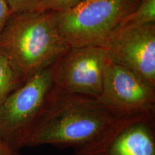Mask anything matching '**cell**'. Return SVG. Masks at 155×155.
<instances>
[{
  "label": "cell",
  "mask_w": 155,
  "mask_h": 155,
  "mask_svg": "<svg viewBox=\"0 0 155 155\" xmlns=\"http://www.w3.org/2000/svg\"><path fill=\"white\" fill-rule=\"evenodd\" d=\"M127 116L98 98L67 94L55 87L25 147L53 145L81 148L98 140Z\"/></svg>",
  "instance_id": "obj_1"
},
{
  "label": "cell",
  "mask_w": 155,
  "mask_h": 155,
  "mask_svg": "<svg viewBox=\"0 0 155 155\" xmlns=\"http://www.w3.org/2000/svg\"><path fill=\"white\" fill-rule=\"evenodd\" d=\"M55 12L12 13L0 35V53L25 82L53 65L70 46Z\"/></svg>",
  "instance_id": "obj_2"
},
{
  "label": "cell",
  "mask_w": 155,
  "mask_h": 155,
  "mask_svg": "<svg viewBox=\"0 0 155 155\" xmlns=\"http://www.w3.org/2000/svg\"><path fill=\"white\" fill-rule=\"evenodd\" d=\"M53 65L25 81L0 104V139L19 150L50 101Z\"/></svg>",
  "instance_id": "obj_3"
},
{
  "label": "cell",
  "mask_w": 155,
  "mask_h": 155,
  "mask_svg": "<svg viewBox=\"0 0 155 155\" xmlns=\"http://www.w3.org/2000/svg\"><path fill=\"white\" fill-rule=\"evenodd\" d=\"M140 0H83L57 12L58 28L70 47L98 45L119 26Z\"/></svg>",
  "instance_id": "obj_4"
},
{
  "label": "cell",
  "mask_w": 155,
  "mask_h": 155,
  "mask_svg": "<svg viewBox=\"0 0 155 155\" xmlns=\"http://www.w3.org/2000/svg\"><path fill=\"white\" fill-rule=\"evenodd\" d=\"M106 58L99 45L70 47L53 64L54 84L62 92L98 98Z\"/></svg>",
  "instance_id": "obj_5"
},
{
  "label": "cell",
  "mask_w": 155,
  "mask_h": 155,
  "mask_svg": "<svg viewBox=\"0 0 155 155\" xmlns=\"http://www.w3.org/2000/svg\"><path fill=\"white\" fill-rule=\"evenodd\" d=\"M98 99L124 115L155 113V86L138 73L108 58Z\"/></svg>",
  "instance_id": "obj_6"
},
{
  "label": "cell",
  "mask_w": 155,
  "mask_h": 155,
  "mask_svg": "<svg viewBox=\"0 0 155 155\" xmlns=\"http://www.w3.org/2000/svg\"><path fill=\"white\" fill-rule=\"evenodd\" d=\"M154 113L128 115L74 155H155Z\"/></svg>",
  "instance_id": "obj_7"
},
{
  "label": "cell",
  "mask_w": 155,
  "mask_h": 155,
  "mask_svg": "<svg viewBox=\"0 0 155 155\" xmlns=\"http://www.w3.org/2000/svg\"><path fill=\"white\" fill-rule=\"evenodd\" d=\"M98 45L108 60L134 71L155 86V23L119 26Z\"/></svg>",
  "instance_id": "obj_8"
},
{
  "label": "cell",
  "mask_w": 155,
  "mask_h": 155,
  "mask_svg": "<svg viewBox=\"0 0 155 155\" xmlns=\"http://www.w3.org/2000/svg\"><path fill=\"white\" fill-rule=\"evenodd\" d=\"M24 83L9 61L0 53V104Z\"/></svg>",
  "instance_id": "obj_9"
},
{
  "label": "cell",
  "mask_w": 155,
  "mask_h": 155,
  "mask_svg": "<svg viewBox=\"0 0 155 155\" xmlns=\"http://www.w3.org/2000/svg\"><path fill=\"white\" fill-rule=\"evenodd\" d=\"M155 23V0H140L119 26H142Z\"/></svg>",
  "instance_id": "obj_10"
},
{
  "label": "cell",
  "mask_w": 155,
  "mask_h": 155,
  "mask_svg": "<svg viewBox=\"0 0 155 155\" xmlns=\"http://www.w3.org/2000/svg\"><path fill=\"white\" fill-rule=\"evenodd\" d=\"M83 0H40L39 12H62L73 8Z\"/></svg>",
  "instance_id": "obj_11"
},
{
  "label": "cell",
  "mask_w": 155,
  "mask_h": 155,
  "mask_svg": "<svg viewBox=\"0 0 155 155\" xmlns=\"http://www.w3.org/2000/svg\"><path fill=\"white\" fill-rule=\"evenodd\" d=\"M12 13L38 11L40 0H5Z\"/></svg>",
  "instance_id": "obj_12"
},
{
  "label": "cell",
  "mask_w": 155,
  "mask_h": 155,
  "mask_svg": "<svg viewBox=\"0 0 155 155\" xmlns=\"http://www.w3.org/2000/svg\"><path fill=\"white\" fill-rule=\"evenodd\" d=\"M12 14V12L7 2L5 0H0V35Z\"/></svg>",
  "instance_id": "obj_13"
},
{
  "label": "cell",
  "mask_w": 155,
  "mask_h": 155,
  "mask_svg": "<svg viewBox=\"0 0 155 155\" xmlns=\"http://www.w3.org/2000/svg\"><path fill=\"white\" fill-rule=\"evenodd\" d=\"M0 155H20L19 150L0 139Z\"/></svg>",
  "instance_id": "obj_14"
}]
</instances>
